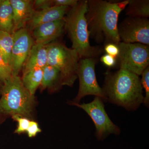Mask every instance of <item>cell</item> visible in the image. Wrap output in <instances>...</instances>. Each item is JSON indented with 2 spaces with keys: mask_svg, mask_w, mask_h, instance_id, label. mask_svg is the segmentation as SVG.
Segmentation results:
<instances>
[{
  "mask_svg": "<svg viewBox=\"0 0 149 149\" xmlns=\"http://www.w3.org/2000/svg\"><path fill=\"white\" fill-rule=\"evenodd\" d=\"M102 88L108 101L128 111L136 110L143 103L144 96L139 75L120 68L114 72L105 73Z\"/></svg>",
  "mask_w": 149,
  "mask_h": 149,
  "instance_id": "2",
  "label": "cell"
},
{
  "mask_svg": "<svg viewBox=\"0 0 149 149\" xmlns=\"http://www.w3.org/2000/svg\"><path fill=\"white\" fill-rule=\"evenodd\" d=\"M12 34L13 43L9 65L13 74L18 75L35 42L30 31L26 27Z\"/></svg>",
  "mask_w": 149,
  "mask_h": 149,
  "instance_id": "9",
  "label": "cell"
},
{
  "mask_svg": "<svg viewBox=\"0 0 149 149\" xmlns=\"http://www.w3.org/2000/svg\"><path fill=\"white\" fill-rule=\"evenodd\" d=\"M129 0L112 2L102 0H88L85 17L90 37L98 42L116 45L120 42L118 33V17L128 5Z\"/></svg>",
  "mask_w": 149,
  "mask_h": 149,
  "instance_id": "1",
  "label": "cell"
},
{
  "mask_svg": "<svg viewBox=\"0 0 149 149\" xmlns=\"http://www.w3.org/2000/svg\"><path fill=\"white\" fill-rule=\"evenodd\" d=\"M100 61L105 65L109 68L115 66L116 63V58L107 54L102 56Z\"/></svg>",
  "mask_w": 149,
  "mask_h": 149,
  "instance_id": "26",
  "label": "cell"
},
{
  "mask_svg": "<svg viewBox=\"0 0 149 149\" xmlns=\"http://www.w3.org/2000/svg\"><path fill=\"white\" fill-rule=\"evenodd\" d=\"M118 33L120 42L149 45V19L128 17L118 25Z\"/></svg>",
  "mask_w": 149,
  "mask_h": 149,
  "instance_id": "10",
  "label": "cell"
},
{
  "mask_svg": "<svg viewBox=\"0 0 149 149\" xmlns=\"http://www.w3.org/2000/svg\"><path fill=\"white\" fill-rule=\"evenodd\" d=\"M119 53L117 58L120 68L141 75L149 66V45L141 43H126L120 42L118 44Z\"/></svg>",
  "mask_w": 149,
  "mask_h": 149,
  "instance_id": "7",
  "label": "cell"
},
{
  "mask_svg": "<svg viewBox=\"0 0 149 149\" xmlns=\"http://www.w3.org/2000/svg\"><path fill=\"white\" fill-rule=\"evenodd\" d=\"M125 8V14L128 17L145 18L149 17V0H129Z\"/></svg>",
  "mask_w": 149,
  "mask_h": 149,
  "instance_id": "18",
  "label": "cell"
},
{
  "mask_svg": "<svg viewBox=\"0 0 149 149\" xmlns=\"http://www.w3.org/2000/svg\"><path fill=\"white\" fill-rule=\"evenodd\" d=\"M3 83L0 111L12 116H30L34 102V95L24 87L20 77L18 75L12 74Z\"/></svg>",
  "mask_w": 149,
  "mask_h": 149,
  "instance_id": "4",
  "label": "cell"
},
{
  "mask_svg": "<svg viewBox=\"0 0 149 149\" xmlns=\"http://www.w3.org/2000/svg\"><path fill=\"white\" fill-rule=\"evenodd\" d=\"M47 47V65L58 70L62 85L72 87L77 78V67L80 58L77 52L59 41L48 44Z\"/></svg>",
  "mask_w": 149,
  "mask_h": 149,
  "instance_id": "5",
  "label": "cell"
},
{
  "mask_svg": "<svg viewBox=\"0 0 149 149\" xmlns=\"http://www.w3.org/2000/svg\"><path fill=\"white\" fill-rule=\"evenodd\" d=\"M12 118L18 122V126L15 133H21L27 131L30 120L28 118L17 115H13Z\"/></svg>",
  "mask_w": 149,
  "mask_h": 149,
  "instance_id": "22",
  "label": "cell"
},
{
  "mask_svg": "<svg viewBox=\"0 0 149 149\" xmlns=\"http://www.w3.org/2000/svg\"><path fill=\"white\" fill-rule=\"evenodd\" d=\"M13 16L10 0H0V30L12 34Z\"/></svg>",
  "mask_w": 149,
  "mask_h": 149,
  "instance_id": "17",
  "label": "cell"
},
{
  "mask_svg": "<svg viewBox=\"0 0 149 149\" xmlns=\"http://www.w3.org/2000/svg\"><path fill=\"white\" fill-rule=\"evenodd\" d=\"M0 87H1V83H0Z\"/></svg>",
  "mask_w": 149,
  "mask_h": 149,
  "instance_id": "28",
  "label": "cell"
},
{
  "mask_svg": "<svg viewBox=\"0 0 149 149\" xmlns=\"http://www.w3.org/2000/svg\"><path fill=\"white\" fill-rule=\"evenodd\" d=\"M141 85L145 91L146 95L144 97L143 103L145 106L149 108V67L144 70L141 74Z\"/></svg>",
  "mask_w": 149,
  "mask_h": 149,
  "instance_id": "20",
  "label": "cell"
},
{
  "mask_svg": "<svg viewBox=\"0 0 149 149\" xmlns=\"http://www.w3.org/2000/svg\"><path fill=\"white\" fill-rule=\"evenodd\" d=\"M62 86L61 75L58 70L47 65L43 68V75L40 87L42 90H58Z\"/></svg>",
  "mask_w": 149,
  "mask_h": 149,
  "instance_id": "15",
  "label": "cell"
},
{
  "mask_svg": "<svg viewBox=\"0 0 149 149\" xmlns=\"http://www.w3.org/2000/svg\"><path fill=\"white\" fill-rule=\"evenodd\" d=\"M13 12V32L25 28L35 11L34 1L10 0Z\"/></svg>",
  "mask_w": 149,
  "mask_h": 149,
  "instance_id": "12",
  "label": "cell"
},
{
  "mask_svg": "<svg viewBox=\"0 0 149 149\" xmlns=\"http://www.w3.org/2000/svg\"><path fill=\"white\" fill-rule=\"evenodd\" d=\"M103 101L101 98L95 96L93 100L88 103L70 102L71 105L83 109L90 116L95 127V136L98 141H101L111 134L118 136L121 131L107 114Z\"/></svg>",
  "mask_w": 149,
  "mask_h": 149,
  "instance_id": "6",
  "label": "cell"
},
{
  "mask_svg": "<svg viewBox=\"0 0 149 149\" xmlns=\"http://www.w3.org/2000/svg\"><path fill=\"white\" fill-rule=\"evenodd\" d=\"M88 10V0L78 1L65 16V29L72 43V49L77 52L80 59L95 58L102 52L99 47L90 43V34L85 14Z\"/></svg>",
  "mask_w": 149,
  "mask_h": 149,
  "instance_id": "3",
  "label": "cell"
},
{
  "mask_svg": "<svg viewBox=\"0 0 149 149\" xmlns=\"http://www.w3.org/2000/svg\"><path fill=\"white\" fill-rule=\"evenodd\" d=\"M34 6L35 10H41L54 6L53 1L52 0H36L34 1Z\"/></svg>",
  "mask_w": 149,
  "mask_h": 149,
  "instance_id": "24",
  "label": "cell"
},
{
  "mask_svg": "<svg viewBox=\"0 0 149 149\" xmlns=\"http://www.w3.org/2000/svg\"><path fill=\"white\" fill-rule=\"evenodd\" d=\"M13 43L12 34L0 30V55L8 65Z\"/></svg>",
  "mask_w": 149,
  "mask_h": 149,
  "instance_id": "19",
  "label": "cell"
},
{
  "mask_svg": "<svg viewBox=\"0 0 149 149\" xmlns=\"http://www.w3.org/2000/svg\"><path fill=\"white\" fill-rule=\"evenodd\" d=\"M10 66L6 63L0 55V81L3 83L12 75Z\"/></svg>",
  "mask_w": 149,
  "mask_h": 149,
  "instance_id": "21",
  "label": "cell"
},
{
  "mask_svg": "<svg viewBox=\"0 0 149 149\" xmlns=\"http://www.w3.org/2000/svg\"><path fill=\"white\" fill-rule=\"evenodd\" d=\"M95 58L80 59L77 70V78L79 80V89L74 102L79 103L84 97L94 95L101 98L106 101L102 88L98 83L96 78Z\"/></svg>",
  "mask_w": 149,
  "mask_h": 149,
  "instance_id": "8",
  "label": "cell"
},
{
  "mask_svg": "<svg viewBox=\"0 0 149 149\" xmlns=\"http://www.w3.org/2000/svg\"><path fill=\"white\" fill-rule=\"evenodd\" d=\"M26 132L29 138H32L35 137L37 133L41 132V130L39 128L37 123L34 121H30Z\"/></svg>",
  "mask_w": 149,
  "mask_h": 149,
  "instance_id": "25",
  "label": "cell"
},
{
  "mask_svg": "<svg viewBox=\"0 0 149 149\" xmlns=\"http://www.w3.org/2000/svg\"><path fill=\"white\" fill-rule=\"evenodd\" d=\"M65 29L64 20H57L38 25L32 30L35 44L47 45L62 35Z\"/></svg>",
  "mask_w": 149,
  "mask_h": 149,
  "instance_id": "11",
  "label": "cell"
},
{
  "mask_svg": "<svg viewBox=\"0 0 149 149\" xmlns=\"http://www.w3.org/2000/svg\"><path fill=\"white\" fill-rule=\"evenodd\" d=\"M42 75V68H38L23 72L22 81L24 87L32 95H34L37 88L40 87Z\"/></svg>",
  "mask_w": 149,
  "mask_h": 149,
  "instance_id": "16",
  "label": "cell"
},
{
  "mask_svg": "<svg viewBox=\"0 0 149 149\" xmlns=\"http://www.w3.org/2000/svg\"><path fill=\"white\" fill-rule=\"evenodd\" d=\"M71 7L53 6L41 10H35L27 24V28L32 31L40 24L63 19Z\"/></svg>",
  "mask_w": 149,
  "mask_h": 149,
  "instance_id": "13",
  "label": "cell"
},
{
  "mask_svg": "<svg viewBox=\"0 0 149 149\" xmlns=\"http://www.w3.org/2000/svg\"><path fill=\"white\" fill-rule=\"evenodd\" d=\"M53 6L72 7L78 3L77 0H53Z\"/></svg>",
  "mask_w": 149,
  "mask_h": 149,
  "instance_id": "27",
  "label": "cell"
},
{
  "mask_svg": "<svg viewBox=\"0 0 149 149\" xmlns=\"http://www.w3.org/2000/svg\"><path fill=\"white\" fill-rule=\"evenodd\" d=\"M104 50L106 54L117 59L119 53V48L118 45L113 43H107L105 45Z\"/></svg>",
  "mask_w": 149,
  "mask_h": 149,
  "instance_id": "23",
  "label": "cell"
},
{
  "mask_svg": "<svg viewBox=\"0 0 149 149\" xmlns=\"http://www.w3.org/2000/svg\"><path fill=\"white\" fill-rule=\"evenodd\" d=\"M47 65V45L34 44L23 65V72L38 68H43Z\"/></svg>",
  "mask_w": 149,
  "mask_h": 149,
  "instance_id": "14",
  "label": "cell"
}]
</instances>
